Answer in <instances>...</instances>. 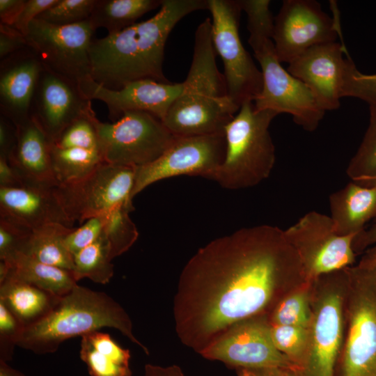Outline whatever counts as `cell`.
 <instances>
[{"label":"cell","mask_w":376,"mask_h":376,"mask_svg":"<svg viewBox=\"0 0 376 376\" xmlns=\"http://www.w3.org/2000/svg\"><path fill=\"white\" fill-rule=\"evenodd\" d=\"M284 230L260 225L214 239L188 260L173 300L180 341L200 354L233 324L268 315L306 284Z\"/></svg>","instance_id":"1"},{"label":"cell","mask_w":376,"mask_h":376,"mask_svg":"<svg viewBox=\"0 0 376 376\" xmlns=\"http://www.w3.org/2000/svg\"><path fill=\"white\" fill-rule=\"evenodd\" d=\"M205 9L207 0H162L151 18L93 39L89 49L92 79L112 90L142 79L171 82L163 72L168 37L183 17Z\"/></svg>","instance_id":"2"},{"label":"cell","mask_w":376,"mask_h":376,"mask_svg":"<svg viewBox=\"0 0 376 376\" xmlns=\"http://www.w3.org/2000/svg\"><path fill=\"white\" fill-rule=\"evenodd\" d=\"M216 54L211 19L207 17L196 30L192 61L182 91L162 120L175 136L224 132L240 109L228 96Z\"/></svg>","instance_id":"3"},{"label":"cell","mask_w":376,"mask_h":376,"mask_svg":"<svg viewBox=\"0 0 376 376\" xmlns=\"http://www.w3.org/2000/svg\"><path fill=\"white\" fill-rule=\"evenodd\" d=\"M103 327L116 329L149 354L134 336L132 320L118 302L105 292L78 285L59 297L42 319L24 328L17 346L38 354L53 353L65 340Z\"/></svg>","instance_id":"4"},{"label":"cell","mask_w":376,"mask_h":376,"mask_svg":"<svg viewBox=\"0 0 376 376\" xmlns=\"http://www.w3.org/2000/svg\"><path fill=\"white\" fill-rule=\"evenodd\" d=\"M277 115L256 109L253 102L242 104L225 127L226 155L212 180L227 189H240L269 177L276 158L269 127Z\"/></svg>","instance_id":"5"},{"label":"cell","mask_w":376,"mask_h":376,"mask_svg":"<svg viewBox=\"0 0 376 376\" xmlns=\"http://www.w3.org/2000/svg\"><path fill=\"white\" fill-rule=\"evenodd\" d=\"M345 326L334 376H376V260L347 267Z\"/></svg>","instance_id":"6"},{"label":"cell","mask_w":376,"mask_h":376,"mask_svg":"<svg viewBox=\"0 0 376 376\" xmlns=\"http://www.w3.org/2000/svg\"><path fill=\"white\" fill-rule=\"evenodd\" d=\"M347 267L311 281L308 348L302 376H334L343 340Z\"/></svg>","instance_id":"7"},{"label":"cell","mask_w":376,"mask_h":376,"mask_svg":"<svg viewBox=\"0 0 376 376\" xmlns=\"http://www.w3.org/2000/svg\"><path fill=\"white\" fill-rule=\"evenodd\" d=\"M273 30L269 26L248 29V42L263 75V88L253 101L254 106L258 110H271L278 115L288 113L304 130L313 132L325 111L309 88L282 66L276 54Z\"/></svg>","instance_id":"8"},{"label":"cell","mask_w":376,"mask_h":376,"mask_svg":"<svg viewBox=\"0 0 376 376\" xmlns=\"http://www.w3.org/2000/svg\"><path fill=\"white\" fill-rule=\"evenodd\" d=\"M214 49L224 63V77L231 101L240 107L253 102L263 88V75L239 34L242 12L240 0H207Z\"/></svg>","instance_id":"9"},{"label":"cell","mask_w":376,"mask_h":376,"mask_svg":"<svg viewBox=\"0 0 376 376\" xmlns=\"http://www.w3.org/2000/svg\"><path fill=\"white\" fill-rule=\"evenodd\" d=\"M96 126L105 162L139 167L157 159L175 136L157 117L146 112L125 113L112 123L98 119Z\"/></svg>","instance_id":"10"},{"label":"cell","mask_w":376,"mask_h":376,"mask_svg":"<svg viewBox=\"0 0 376 376\" xmlns=\"http://www.w3.org/2000/svg\"><path fill=\"white\" fill-rule=\"evenodd\" d=\"M135 173V167L103 162L84 178L54 187V192L70 221L82 224L132 205Z\"/></svg>","instance_id":"11"},{"label":"cell","mask_w":376,"mask_h":376,"mask_svg":"<svg viewBox=\"0 0 376 376\" xmlns=\"http://www.w3.org/2000/svg\"><path fill=\"white\" fill-rule=\"evenodd\" d=\"M95 30L89 19L56 26L36 19L24 35L45 69L79 85L92 79L89 49Z\"/></svg>","instance_id":"12"},{"label":"cell","mask_w":376,"mask_h":376,"mask_svg":"<svg viewBox=\"0 0 376 376\" xmlns=\"http://www.w3.org/2000/svg\"><path fill=\"white\" fill-rule=\"evenodd\" d=\"M297 253L307 281L352 266L357 254L353 241L357 235H341L326 214L311 211L284 230Z\"/></svg>","instance_id":"13"},{"label":"cell","mask_w":376,"mask_h":376,"mask_svg":"<svg viewBox=\"0 0 376 376\" xmlns=\"http://www.w3.org/2000/svg\"><path fill=\"white\" fill-rule=\"evenodd\" d=\"M226 150L224 132L176 136L157 159L136 168L132 198L148 186L171 177L193 175L212 180L224 160Z\"/></svg>","instance_id":"14"},{"label":"cell","mask_w":376,"mask_h":376,"mask_svg":"<svg viewBox=\"0 0 376 376\" xmlns=\"http://www.w3.org/2000/svg\"><path fill=\"white\" fill-rule=\"evenodd\" d=\"M200 354L235 370L297 368L275 347L267 315L250 318L233 324Z\"/></svg>","instance_id":"15"},{"label":"cell","mask_w":376,"mask_h":376,"mask_svg":"<svg viewBox=\"0 0 376 376\" xmlns=\"http://www.w3.org/2000/svg\"><path fill=\"white\" fill-rule=\"evenodd\" d=\"M339 17H331L315 0H285L274 17L272 40L281 63H289L310 47L336 41Z\"/></svg>","instance_id":"16"},{"label":"cell","mask_w":376,"mask_h":376,"mask_svg":"<svg viewBox=\"0 0 376 376\" xmlns=\"http://www.w3.org/2000/svg\"><path fill=\"white\" fill-rule=\"evenodd\" d=\"M343 42L317 45L306 49L288 64L287 70L312 92L322 109L339 108L348 63L351 58Z\"/></svg>","instance_id":"17"},{"label":"cell","mask_w":376,"mask_h":376,"mask_svg":"<svg viewBox=\"0 0 376 376\" xmlns=\"http://www.w3.org/2000/svg\"><path fill=\"white\" fill-rule=\"evenodd\" d=\"M93 112L91 100L78 84L44 68L33 98L31 117L51 143L72 122Z\"/></svg>","instance_id":"18"},{"label":"cell","mask_w":376,"mask_h":376,"mask_svg":"<svg viewBox=\"0 0 376 376\" xmlns=\"http://www.w3.org/2000/svg\"><path fill=\"white\" fill-rule=\"evenodd\" d=\"M79 86L87 98L107 105L112 122L132 111L148 113L162 121L182 91V82L162 83L150 79L133 81L118 90L103 87L92 79Z\"/></svg>","instance_id":"19"},{"label":"cell","mask_w":376,"mask_h":376,"mask_svg":"<svg viewBox=\"0 0 376 376\" xmlns=\"http://www.w3.org/2000/svg\"><path fill=\"white\" fill-rule=\"evenodd\" d=\"M44 67L29 47L0 63V111L16 126L31 117L35 91Z\"/></svg>","instance_id":"20"},{"label":"cell","mask_w":376,"mask_h":376,"mask_svg":"<svg viewBox=\"0 0 376 376\" xmlns=\"http://www.w3.org/2000/svg\"><path fill=\"white\" fill-rule=\"evenodd\" d=\"M0 217L28 230L58 223L72 228L54 192V187L23 184L0 187Z\"/></svg>","instance_id":"21"},{"label":"cell","mask_w":376,"mask_h":376,"mask_svg":"<svg viewBox=\"0 0 376 376\" xmlns=\"http://www.w3.org/2000/svg\"><path fill=\"white\" fill-rule=\"evenodd\" d=\"M17 128V143L8 159L19 174L23 184L57 186L52 166V143L45 132L32 117Z\"/></svg>","instance_id":"22"},{"label":"cell","mask_w":376,"mask_h":376,"mask_svg":"<svg viewBox=\"0 0 376 376\" xmlns=\"http://www.w3.org/2000/svg\"><path fill=\"white\" fill-rule=\"evenodd\" d=\"M329 201L330 217L339 235H357L376 218V185L366 187L352 181L331 194Z\"/></svg>","instance_id":"23"},{"label":"cell","mask_w":376,"mask_h":376,"mask_svg":"<svg viewBox=\"0 0 376 376\" xmlns=\"http://www.w3.org/2000/svg\"><path fill=\"white\" fill-rule=\"evenodd\" d=\"M58 297L8 272H0V301L24 327L42 319L53 308Z\"/></svg>","instance_id":"24"},{"label":"cell","mask_w":376,"mask_h":376,"mask_svg":"<svg viewBox=\"0 0 376 376\" xmlns=\"http://www.w3.org/2000/svg\"><path fill=\"white\" fill-rule=\"evenodd\" d=\"M80 358L91 376H131L130 350L118 345L107 333L93 331L83 335Z\"/></svg>","instance_id":"25"},{"label":"cell","mask_w":376,"mask_h":376,"mask_svg":"<svg viewBox=\"0 0 376 376\" xmlns=\"http://www.w3.org/2000/svg\"><path fill=\"white\" fill-rule=\"evenodd\" d=\"M0 272H8L58 297L65 295L77 285L72 272L43 263L21 252L0 260Z\"/></svg>","instance_id":"26"},{"label":"cell","mask_w":376,"mask_h":376,"mask_svg":"<svg viewBox=\"0 0 376 376\" xmlns=\"http://www.w3.org/2000/svg\"><path fill=\"white\" fill-rule=\"evenodd\" d=\"M52 223L32 230L19 252L43 263L70 272L74 269L73 256L65 245V237L73 228Z\"/></svg>","instance_id":"27"},{"label":"cell","mask_w":376,"mask_h":376,"mask_svg":"<svg viewBox=\"0 0 376 376\" xmlns=\"http://www.w3.org/2000/svg\"><path fill=\"white\" fill-rule=\"evenodd\" d=\"M162 0H97L89 18L95 29L109 33L134 24L146 13L160 7Z\"/></svg>","instance_id":"28"},{"label":"cell","mask_w":376,"mask_h":376,"mask_svg":"<svg viewBox=\"0 0 376 376\" xmlns=\"http://www.w3.org/2000/svg\"><path fill=\"white\" fill-rule=\"evenodd\" d=\"M52 166L58 185L79 180L105 162L100 150L51 147Z\"/></svg>","instance_id":"29"},{"label":"cell","mask_w":376,"mask_h":376,"mask_svg":"<svg viewBox=\"0 0 376 376\" xmlns=\"http://www.w3.org/2000/svg\"><path fill=\"white\" fill-rule=\"evenodd\" d=\"M113 258L105 237L102 235L73 256L74 269L72 274L77 282L88 278L95 283H108L113 276Z\"/></svg>","instance_id":"30"},{"label":"cell","mask_w":376,"mask_h":376,"mask_svg":"<svg viewBox=\"0 0 376 376\" xmlns=\"http://www.w3.org/2000/svg\"><path fill=\"white\" fill-rule=\"evenodd\" d=\"M370 121L347 173L352 182L366 187L376 185V105L369 106Z\"/></svg>","instance_id":"31"},{"label":"cell","mask_w":376,"mask_h":376,"mask_svg":"<svg viewBox=\"0 0 376 376\" xmlns=\"http://www.w3.org/2000/svg\"><path fill=\"white\" fill-rule=\"evenodd\" d=\"M133 205H123L106 214L103 235L114 258L127 251L138 238V230L130 217Z\"/></svg>","instance_id":"32"},{"label":"cell","mask_w":376,"mask_h":376,"mask_svg":"<svg viewBox=\"0 0 376 376\" xmlns=\"http://www.w3.org/2000/svg\"><path fill=\"white\" fill-rule=\"evenodd\" d=\"M311 284L284 297L267 315L271 324L308 327L311 320Z\"/></svg>","instance_id":"33"},{"label":"cell","mask_w":376,"mask_h":376,"mask_svg":"<svg viewBox=\"0 0 376 376\" xmlns=\"http://www.w3.org/2000/svg\"><path fill=\"white\" fill-rule=\"evenodd\" d=\"M271 334L277 350L301 370L308 348V327L271 324Z\"/></svg>","instance_id":"34"},{"label":"cell","mask_w":376,"mask_h":376,"mask_svg":"<svg viewBox=\"0 0 376 376\" xmlns=\"http://www.w3.org/2000/svg\"><path fill=\"white\" fill-rule=\"evenodd\" d=\"M97 120L95 112L78 118L61 132L52 145L61 148H77L101 151Z\"/></svg>","instance_id":"35"},{"label":"cell","mask_w":376,"mask_h":376,"mask_svg":"<svg viewBox=\"0 0 376 376\" xmlns=\"http://www.w3.org/2000/svg\"><path fill=\"white\" fill-rule=\"evenodd\" d=\"M97 0H58L36 19L50 24L67 26L89 19Z\"/></svg>","instance_id":"36"},{"label":"cell","mask_w":376,"mask_h":376,"mask_svg":"<svg viewBox=\"0 0 376 376\" xmlns=\"http://www.w3.org/2000/svg\"><path fill=\"white\" fill-rule=\"evenodd\" d=\"M343 97L358 98L369 106L376 105V74L361 72L350 59L346 70Z\"/></svg>","instance_id":"37"},{"label":"cell","mask_w":376,"mask_h":376,"mask_svg":"<svg viewBox=\"0 0 376 376\" xmlns=\"http://www.w3.org/2000/svg\"><path fill=\"white\" fill-rule=\"evenodd\" d=\"M24 328L21 322L0 301V361L8 363L12 359Z\"/></svg>","instance_id":"38"},{"label":"cell","mask_w":376,"mask_h":376,"mask_svg":"<svg viewBox=\"0 0 376 376\" xmlns=\"http://www.w3.org/2000/svg\"><path fill=\"white\" fill-rule=\"evenodd\" d=\"M106 214L86 220L78 228H73L65 237V245L72 255L92 244L102 233Z\"/></svg>","instance_id":"39"},{"label":"cell","mask_w":376,"mask_h":376,"mask_svg":"<svg viewBox=\"0 0 376 376\" xmlns=\"http://www.w3.org/2000/svg\"><path fill=\"white\" fill-rule=\"evenodd\" d=\"M31 231L0 217V260L19 252Z\"/></svg>","instance_id":"40"},{"label":"cell","mask_w":376,"mask_h":376,"mask_svg":"<svg viewBox=\"0 0 376 376\" xmlns=\"http://www.w3.org/2000/svg\"><path fill=\"white\" fill-rule=\"evenodd\" d=\"M58 0H26L19 13L10 26L24 34L28 25Z\"/></svg>","instance_id":"41"},{"label":"cell","mask_w":376,"mask_h":376,"mask_svg":"<svg viewBox=\"0 0 376 376\" xmlns=\"http://www.w3.org/2000/svg\"><path fill=\"white\" fill-rule=\"evenodd\" d=\"M28 47L26 38L21 31L0 24V60Z\"/></svg>","instance_id":"42"},{"label":"cell","mask_w":376,"mask_h":376,"mask_svg":"<svg viewBox=\"0 0 376 376\" xmlns=\"http://www.w3.org/2000/svg\"><path fill=\"white\" fill-rule=\"evenodd\" d=\"M17 139V126L0 114V157H9L15 147Z\"/></svg>","instance_id":"43"},{"label":"cell","mask_w":376,"mask_h":376,"mask_svg":"<svg viewBox=\"0 0 376 376\" xmlns=\"http://www.w3.org/2000/svg\"><path fill=\"white\" fill-rule=\"evenodd\" d=\"M371 245L373 247L368 249L363 256L376 260V224L359 233L353 241L352 246L358 255Z\"/></svg>","instance_id":"44"},{"label":"cell","mask_w":376,"mask_h":376,"mask_svg":"<svg viewBox=\"0 0 376 376\" xmlns=\"http://www.w3.org/2000/svg\"><path fill=\"white\" fill-rule=\"evenodd\" d=\"M237 376H302L295 368H271L259 369H237Z\"/></svg>","instance_id":"45"},{"label":"cell","mask_w":376,"mask_h":376,"mask_svg":"<svg viewBox=\"0 0 376 376\" xmlns=\"http://www.w3.org/2000/svg\"><path fill=\"white\" fill-rule=\"evenodd\" d=\"M23 185V181L8 159L0 157V187H12Z\"/></svg>","instance_id":"46"},{"label":"cell","mask_w":376,"mask_h":376,"mask_svg":"<svg viewBox=\"0 0 376 376\" xmlns=\"http://www.w3.org/2000/svg\"><path fill=\"white\" fill-rule=\"evenodd\" d=\"M26 0H0L1 24L11 26Z\"/></svg>","instance_id":"47"},{"label":"cell","mask_w":376,"mask_h":376,"mask_svg":"<svg viewBox=\"0 0 376 376\" xmlns=\"http://www.w3.org/2000/svg\"><path fill=\"white\" fill-rule=\"evenodd\" d=\"M144 376H185V375L178 366L162 367L146 364Z\"/></svg>","instance_id":"48"},{"label":"cell","mask_w":376,"mask_h":376,"mask_svg":"<svg viewBox=\"0 0 376 376\" xmlns=\"http://www.w3.org/2000/svg\"><path fill=\"white\" fill-rule=\"evenodd\" d=\"M0 376H25V375L10 366L7 362L0 361Z\"/></svg>","instance_id":"49"}]
</instances>
